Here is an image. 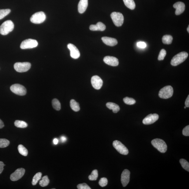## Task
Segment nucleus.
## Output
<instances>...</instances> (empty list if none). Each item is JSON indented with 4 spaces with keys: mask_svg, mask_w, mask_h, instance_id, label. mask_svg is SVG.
Segmentation results:
<instances>
[{
    "mask_svg": "<svg viewBox=\"0 0 189 189\" xmlns=\"http://www.w3.org/2000/svg\"><path fill=\"white\" fill-rule=\"evenodd\" d=\"M14 25L12 21L10 20L6 21L0 27V34L2 35H6L12 31Z\"/></svg>",
    "mask_w": 189,
    "mask_h": 189,
    "instance_id": "nucleus-1",
    "label": "nucleus"
},
{
    "mask_svg": "<svg viewBox=\"0 0 189 189\" xmlns=\"http://www.w3.org/2000/svg\"><path fill=\"white\" fill-rule=\"evenodd\" d=\"M188 54L186 52H183L174 56L171 61L172 66H176L184 62L187 58Z\"/></svg>",
    "mask_w": 189,
    "mask_h": 189,
    "instance_id": "nucleus-2",
    "label": "nucleus"
},
{
    "mask_svg": "<svg viewBox=\"0 0 189 189\" xmlns=\"http://www.w3.org/2000/svg\"><path fill=\"white\" fill-rule=\"evenodd\" d=\"M151 144L154 147L160 152L164 153L167 150V145L165 142L160 139H155L151 141Z\"/></svg>",
    "mask_w": 189,
    "mask_h": 189,
    "instance_id": "nucleus-3",
    "label": "nucleus"
},
{
    "mask_svg": "<svg viewBox=\"0 0 189 189\" xmlns=\"http://www.w3.org/2000/svg\"><path fill=\"white\" fill-rule=\"evenodd\" d=\"M173 94V89L171 86H165L160 90L159 96L161 98L167 99L171 98Z\"/></svg>",
    "mask_w": 189,
    "mask_h": 189,
    "instance_id": "nucleus-4",
    "label": "nucleus"
},
{
    "mask_svg": "<svg viewBox=\"0 0 189 189\" xmlns=\"http://www.w3.org/2000/svg\"><path fill=\"white\" fill-rule=\"evenodd\" d=\"M46 19L45 14L43 12H37L33 15L30 18V21L35 24H40L43 23Z\"/></svg>",
    "mask_w": 189,
    "mask_h": 189,
    "instance_id": "nucleus-5",
    "label": "nucleus"
},
{
    "mask_svg": "<svg viewBox=\"0 0 189 189\" xmlns=\"http://www.w3.org/2000/svg\"><path fill=\"white\" fill-rule=\"evenodd\" d=\"M111 17L113 23L117 27H121L123 23L124 16L121 13L113 12L111 14Z\"/></svg>",
    "mask_w": 189,
    "mask_h": 189,
    "instance_id": "nucleus-6",
    "label": "nucleus"
},
{
    "mask_svg": "<svg viewBox=\"0 0 189 189\" xmlns=\"http://www.w3.org/2000/svg\"><path fill=\"white\" fill-rule=\"evenodd\" d=\"M14 68L16 72L23 73L27 72L31 67V64L29 62H17L15 64Z\"/></svg>",
    "mask_w": 189,
    "mask_h": 189,
    "instance_id": "nucleus-7",
    "label": "nucleus"
},
{
    "mask_svg": "<svg viewBox=\"0 0 189 189\" xmlns=\"http://www.w3.org/2000/svg\"><path fill=\"white\" fill-rule=\"evenodd\" d=\"M11 91L17 95L23 96L27 94V89L22 85L19 84H15L10 87Z\"/></svg>",
    "mask_w": 189,
    "mask_h": 189,
    "instance_id": "nucleus-8",
    "label": "nucleus"
},
{
    "mask_svg": "<svg viewBox=\"0 0 189 189\" xmlns=\"http://www.w3.org/2000/svg\"><path fill=\"white\" fill-rule=\"evenodd\" d=\"M38 45V42L36 40L29 39L25 40L21 43L20 48L22 49H30L35 48Z\"/></svg>",
    "mask_w": 189,
    "mask_h": 189,
    "instance_id": "nucleus-9",
    "label": "nucleus"
},
{
    "mask_svg": "<svg viewBox=\"0 0 189 189\" xmlns=\"http://www.w3.org/2000/svg\"><path fill=\"white\" fill-rule=\"evenodd\" d=\"M113 147L118 152L122 155H126L128 154L129 151L126 146L118 141H113Z\"/></svg>",
    "mask_w": 189,
    "mask_h": 189,
    "instance_id": "nucleus-10",
    "label": "nucleus"
},
{
    "mask_svg": "<svg viewBox=\"0 0 189 189\" xmlns=\"http://www.w3.org/2000/svg\"><path fill=\"white\" fill-rule=\"evenodd\" d=\"M25 170L23 168H19L16 170L10 176V179L12 181H16L19 180L24 175Z\"/></svg>",
    "mask_w": 189,
    "mask_h": 189,
    "instance_id": "nucleus-11",
    "label": "nucleus"
},
{
    "mask_svg": "<svg viewBox=\"0 0 189 189\" xmlns=\"http://www.w3.org/2000/svg\"><path fill=\"white\" fill-rule=\"evenodd\" d=\"M91 83L94 88L97 90H99L102 87L103 81L102 79L98 76H94L91 78Z\"/></svg>",
    "mask_w": 189,
    "mask_h": 189,
    "instance_id": "nucleus-12",
    "label": "nucleus"
},
{
    "mask_svg": "<svg viewBox=\"0 0 189 189\" xmlns=\"http://www.w3.org/2000/svg\"><path fill=\"white\" fill-rule=\"evenodd\" d=\"M159 116L157 114H150L146 117L143 120L144 124L150 125L154 123L159 119Z\"/></svg>",
    "mask_w": 189,
    "mask_h": 189,
    "instance_id": "nucleus-13",
    "label": "nucleus"
},
{
    "mask_svg": "<svg viewBox=\"0 0 189 189\" xmlns=\"http://www.w3.org/2000/svg\"><path fill=\"white\" fill-rule=\"evenodd\" d=\"M68 48L70 52V56L74 59H77L80 57V54L78 49L74 45L69 44L67 45Z\"/></svg>",
    "mask_w": 189,
    "mask_h": 189,
    "instance_id": "nucleus-14",
    "label": "nucleus"
},
{
    "mask_svg": "<svg viewBox=\"0 0 189 189\" xmlns=\"http://www.w3.org/2000/svg\"><path fill=\"white\" fill-rule=\"evenodd\" d=\"M130 172L128 169H126L123 171L121 175V181L123 186L126 187L129 182Z\"/></svg>",
    "mask_w": 189,
    "mask_h": 189,
    "instance_id": "nucleus-15",
    "label": "nucleus"
},
{
    "mask_svg": "<svg viewBox=\"0 0 189 189\" xmlns=\"http://www.w3.org/2000/svg\"><path fill=\"white\" fill-rule=\"evenodd\" d=\"M103 61L107 64L112 66H117L119 64V61L115 57L106 56L104 58Z\"/></svg>",
    "mask_w": 189,
    "mask_h": 189,
    "instance_id": "nucleus-16",
    "label": "nucleus"
},
{
    "mask_svg": "<svg viewBox=\"0 0 189 189\" xmlns=\"http://www.w3.org/2000/svg\"><path fill=\"white\" fill-rule=\"evenodd\" d=\"M174 8L176 9L175 14L176 15H179L182 13L185 10V5L183 2H179L173 5Z\"/></svg>",
    "mask_w": 189,
    "mask_h": 189,
    "instance_id": "nucleus-17",
    "label": "nucleus"
},
{
    "mask_svg": "<svg viewBox=\"0 0 189 189\" xmlns=\"http://www.w3.org/2000/svg\"><path fill=\"white\" fill-rule=\"evenodd\" d=\"M103 42L108 46H113L116 45L118 43L117 40L113 38L107 37L102 38Z\"/></svg>",
    "mask_w": 189,
    "mask_h": 189,
    "instance_id": "nucleus-18",
    "label": "nucleus"
},
{
    "mask_svg": "<svg viewBox=\"0 0 189 189\" xmlns=\"http://www.w3.org/2000/svg\"><path fill=\"white\" fill-rule=\"evenodd\" d=\"M90 30L92 31H103L105 30L106 28L105 25L103 23L100 22H98L96 25H92L90 26Z\"/></svg>",
    "mask_w": 189,
    "mask_h": 189,
    "instance_id": "nucleus-19",
    "label": "nucleus"
},
{
    "mask_svg": "<svg viewBox=\"0 0 189 189\" xmlns=\"http://www.w3.org/2000/svg\"><path fill=\"white\" fill-rule=\"evenodd\" d=\"M88 6V0H80L78 6V9L80 13H84Z\"/></svg>",
    "mask_w": 189,
    "mask_h": 189,
    "instance_id": "nucleus-20",
    "label": "nucleus"
},
{
    "mask_svg": "<svg viewBox=\"0 0 189 189\" xmlns=\"http://www.w3.org/2000/svg\"><path fill=\"white\" fill-rule=\"evenodd\" d=\"M106 106L110 110H112L113 112L116 113L120 110V107L119 105L114 103L108 102L106 104Z\"/></svg>",
    "mask_w": 189,
    "mask_h": 189,
    "instance_id": "nucleus-21",
    "label": "nucleus"
},
{
    "mask_svg": "<svg viewBox=\"0 0 189 189\" xmlns=\"http://www.w3.org/2000/svg\"><path fill=\"white\" fill-rule=\"evenodd\" d=\"M123 1L127 8L132 10L135 8L136 4L134 0H123Z\"/></svg>",
    "mask_w": 189,
    "mask_h": 189,
    "instance_id": "nucleus-22",
    "label": "nucleus"
},
{
    "mask_svg": "<svg viewBox=\"0 0 189 189\" xmlns=\"http://www.w3.org/2000/svg\"><path fill=\"white\" fill-rule=\"evenodd\" d=\"M70 106L74 112H79L80 110L79 104L74 100H71Z\"/></svg>",
    "mask_w": 189,
    "mask_h": 189,
    "instance_id": "nucleus-23",
    "label": "nucleus"
},
{
    "mask_svg": "<svg viewBox=\"0 0 189 189\" xmlns=\"http://www.w3.org/2000/svg\"><path fill=\"white\" fill-rule=\"evenodd\" d=\"M15 126L18 128H24L27 127V123L22 120H16L14 123Z\"/></svg>",
    "mask_w": 189,
    "mask_h": 189,
    "instance_id": "nucleus-24",
    "label": "nucleus"
},
{
    "mask_svg": "<svg viewBox=\"0 0 189 189\" xmlns=\"http://www.w3.org/2000/svg\"><path fill=\"white\" fill-rule=\"evenodd\" d=\"M172 41H173V37L170 35H165L162 38L163 43L165 44H171Z\"/></svg>",
    "mask_w": 189,
    "mask_h": 189,
    "instance_id": "nucleus-25",
    "label": "nucleus"
},
{
    "mask_svg": "<svg viewBox=\"0 0 189 189\" xmlns=\"http://www.w3.org/2000/svg\"><path fill=\"white\" fill-rule=\"evenodd\" d=\"M18 150L19 153L21 155L24 156H27L28 155V150L24 146L22 145H20L18 146Z\"/></svg>",
    "mask_w": 189,
    "mask_h": 189,
    "instance_id": "nucleus-26",
    "label": "nucleus"
},
{
    "mask_svg": "<svg viewBox=\"0 0 189 189\" xmlns=\"http://www.w3.org/2000/svg\"><path fill=\"white\" fill-rule=\"evenodd\" d=\"M49 180L47 176H44L42 178L41 180L40 181L39 185L41 187H45L48 185Z\"/></svg>",
    "mask_w": 189,
    "mask_h": 189,
    "instance_id": "nucleus-27",
    "label": "nucleus"
},
{
    "mask_svg": "<svg viewBox=\"0 0 189 189\" xmlns=\"http://www.w3.org/2000/svg\"><path fill=\"white\" fill-rule=\"evenodd\" d=\"M52 104L53 108L56 110H60L61 109V104L60 102L57 99H54L52 101Z\"/></svg>",
    "mask_w": 189,
    "mask_h": 189,
    "instance_id": "nucleus-28",
    "label": "nucleus"
},
{
    "mask_svg": "<svg viewBox=\"0 0 189 189\" xmlns=\"http://www.w3.org/2000/svg\"><path fill=\"white\" fill-rule=\"evenodd\" d=\"M42 176V173L41 172H38L37 173L33 178L32 184L33 185H36L40 179H41Z\"/></svg>",
    "mask_w": 189,
    "mask_h": 189,
    "instance_id": "nucleus-29",
    "label": "nucleus"
},
{
    "mask_svg": "<svg viewBox=\"0 0 189 189\" xmlns=\"http://www.w3.org/2000/svg\"><path fill=\"white\" fill-rule=\"evenodd\" d=\"M10 12L11 10L9 9H0V20L8 15Z\"/></svg>",
    "mask_w": 189,
    "mask_h": 189,
    "instance_id": "nucleus-30",
    "label": "nucleus"
},
{
    "mask_svg": "<svg viewBox=\"0 0 189 189\" xmlns=\"http://www.w3.org/2000/svg\"><path fill=\"white\" fill-rule=\"evenodd\" d=\"M98 177V173L97 170L95 169L92 171L91 174L88 177L90 180H96L97 179Z\"/></svg>",
    "mask_w": 189,
    "mask_h": 189,
    "instance_id": "nucleus-31",
    "label": "nucleus"
},
{
    "mask_svg": "<svg viewBox=\"0 0 189 189\" xmlns=\"http://www.w3.org/2000/svg\"><path fill=\"white\" fill-rule=\"evenodd\" d=\"M180 162L182 167L187 171L189 172V163L187 161L182 159L180 160Z\"/></svg>",
    "mask_w": 189,
    "mask_h": 189,
    "instance_id": "nucleus-32",
    "label": "nucleus"
},
{
    "mask_svg": "<svg viewBox=\"0 0 189 189\" xmlns=\"http://www.w3.org/2000/svg\"><path fill=\"white\" fill-rule=\"evenodd\" d=\"M10 142L5 139H0V148H5L8 146Z\"/></svg>",
    "mask_w": 189,
    "mask_h": 189,
    "instance_id": "nucleus-33",
    "label": "nucleus"
},
{
    "mask_svg": "<svg viewBox=\"0 0 189 189\" xmlns=\"http://www.w3.org/2000/svg\"><path fill=\"white\" fill-rule=\"evenodd\" d=\"M124 102L128 105H133L136 102L134 99L128 97H126L123 99Z\"/></svg>",
    "mask_w": 189,
    "mask_h": 189,
    "instance_id": "nucleus-34",
    "label": "nucleus"
},
{
    "mask_svg": "<svg viewBox=\"0 0 189 189\" xmlns=\"http://www.w3.org/2000/svg\"><path fill=\"white\" fill-rule=\"evenodd\" d=\"M166 54V52L164 49H162L161 50L159 56H158V60L160 61L164 59L165 56Z\"/></svg>",
    "mask_w": 189,
    "mask_h": 189,
    "instance_id": "nucleus-35",
    "label": "nucleus"
},
{
    "mask_svg": "<svg viewBox=\"0 0 189 189\" xmlns=\"http://www.w3.org/2000/svg\"><path fill=\"white\" fill-rule=\"evenodd\" d=\"M108 180L105 178H101L99 181V184L102 187H104L107 185Z\"/></svg>",
    "mask_w": 189,
    "mask_h": 189,
    "instance_id": "nucleus-36",
    "label": "nucleus"
},
{
    "mask_svg": "<svg viewBox=\"0 0 189 189\" xmlns=\"http://www.w3.org/2000/svg\"><path fill=\"white\" fill-rule=\"evenodd\" d=\"M78 189H91L90 187L86 183L79 184L77 186Z\"/></svg>",
    "mask_w": 189,
    "mask_h": 189,
    "instance_id": "nucleus-37",
    "label": "nucleus"
},
{
    "mask_svg": "<svg viewBox=\"0 0 189 189\" xmlns=\"http://www.w3.org/2000/svg\"><path fill=\"white\" fill-rule=\"evenodd\" d=\"M183 134L184 136H189V126H187L184 128L183 131Z\"/></svg>",
    "mask_w": 189,
    "mask_h": 189,
    "instance_id": "nucleus-38",
    "label": "nucleus"
},
{
    "mask_svg": "<svg viewBox=\"0 0 189 189\" xmlns=\"http://www.w3.org/2000/svg\"><path fill=\"white\" fill-rule=\"evenodd\" d=\"M137 46L139 48H144L146 47V44L145 42L140 41L137 42Z\"/></svg>",
    "mask_w": 189,
    "mask_h": 189,
    "instance_id": "nucleus-39",
    "label": "nucleus"
},
{
    "mask_svg": "<svg viewBox=\"0 0 189 189\" xmlns=\"http://www.w3.org/2000/svg\"><path fill=\"white\" fill-rule=\"evenodd\" d=\"M5 165H4V163L2 162H0V174H1L2 172L4 170V167L5 166Z\"/></svg>",
    "mask_w": 189,
    "mask_h": 189,
    "instance_id": "nucleus-40",
    "label": "nucleus"
},
{
    "mask_svg": "<svg viewBox=\"0 0 189 189\" xmlns=\"http://www.w3.org/2000/svg\"><path fill=\"white\" fill-rule=\"evenodd\" d=\"M185 105L186 107H189V95L187 98L185 102Z\"/></svg>",
    "mask_w": 189,
    "mask_h": 189,
    "instance_id": "nucleus-41",
    "label": "nucleus"
},
{
    "mask_svg": "<svg viewBox=\"0 0 189 189\" xmlns=\"http://www.w3.org/2000/svg\"><path fill=\"white\" fill-rule=\"evenodd\" d=\"M67 138L63 136L61 137L60 140L62 143H64L66 141H67Z\"/></svg>",
    "mask_w": 189,
    "mask_h": 189,
    "instance_id": "nucleus-42",
    "label": "nucleus"
},
{
    "mask_svg": "<svg viewBox=\"0 0 189 189\" xmlns=\"http://www.w3.org/2000/svg\"><path fill=\"white\" fill-rule=\"evenodd\" d=\"M4 127V125L3 122L0 119V129L3 128Z\"/></svg>",
    "mask_w": 189,
    "mask_h": 189,
    "instance_id": "nucleus-43",
    "label": "nucleus"
},
{
    "mask_svg": "<svg viewBox=\"0 0 189 189\" xmlns=\"http://www.w3.org/2000/svg\"><path fill=\"white\" fill-rule=\"evenodd\" d=\"M58 141H59L58 140L57 138H54L53 141V143L55 145L57 144L58 143Z\"/></svg>",
    "mask_w": 189,
    "mask_h": 189,
    "instance_id": "nucleus-44",
    "label": "nucleus"
},
{
    "mask_svg": "<svg viewBox=\"0 0 189 189\" xmlns=\"http://www.w3.org/2000/svg\"><path fill=\"white\" fill-rule=\"evenodd\" d=\"M187 31L188 32V33H189V26H188V27L187 28Z\"/></svg>",
    "mask_w": 189,
    "mask_h": 189,
    "instance_id": "nucleus-45",
    "label": "nucleus"
},
{
    "mask_svg": "<svg viewBox=\"0 0 189 189\" xmlns=\"http://www.w3.org/2000/svg\"><path fill=\"white\" fill-rule=\"evenodd\" d=\"M186 106H185V107H184V108L186 109Z\"/></svg>",
    "mask_w": 189,
    "mask_h": 189,
    "instance_id": "nucleus-46",
    "label": "nucleus"
}]
</instances>
